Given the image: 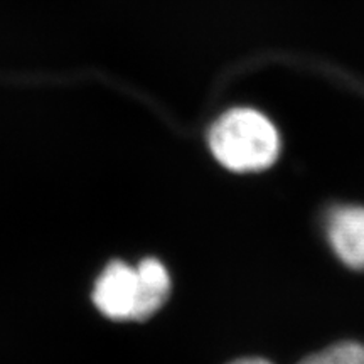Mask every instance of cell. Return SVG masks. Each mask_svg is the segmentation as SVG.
Wrapping results in <instances>:
<instances>
[{
  "mask_svg": "<svg viewBox=\"0 0 364 364\" xmlns=\"http://www.w3.org/2000/svg\"><path fill=\"white\" fill-rule=\"evenodd\" d=\"M139 282L135 321L152 317L171 295V277L167 268L157 258H145L135 267Z\"/></svg>",
  "mask_w": 364,
  "mask_h": 364,
  "instance_id": "cell-4",
  "label": "cell"
},
{
  "mask_svg": "<svg viewBox=\"0 0 364 364\" xmlns=\"http://www.w3.org/2000/svg\"><path fill=\"white\" fill-rule=\"evenodd\" d=\"M139 282L135 267L115 260L102 272L93 290V302L112 321H135Z\"/></svg>",
  "mask_w": 364,
  "mask_h": 364,
  "instance_id": "cell-2",
  "label": "cell"
},
{
  "mask_svg": "<svg viewBox=\"0 0 364 364\" xmlns=\"http://www.w3.org/2000/svg\"><path fill=\"white\" fill-rule=\"evenodd\" d=\"M326 235L346 267L364 272V208L339 206L326 218Z\"/></svg>",
  "mask_w": 364,
  "mask_h": 364,
  "instance_id": "cell-3",
  "label": "cell"
},
{
  "mask_svg": "<svg viewBox=\"0 0 364 364\" xmlns=\"http://www.w3.org/2000/svg\"><path fill=\"white\" fill-rule=\"evenodd\" d=\"M216 161L233 172H260L277 161L280 136L265 115L252 108L226 112L209 130Z\"/></svg>",
  "mask_w": 364,
  "mask_h": 364,
  "instance_id": "cell-1",
  "label": "cell"
},
{
  "mask_svg": "<svg viewBox=\"0 0 364 364\" xmlns=\"http://www.w3.org/2000/svg\"><path fill=\"white\" fill-rule=\"evenodd\" d=\"M299 364H364V344L346 341L311 354Z\"/></svg>",
  "mask_w": 364,
  "mask_h": 364,
  "instance_id": "cell-5",
  "label": "cell"
},
{
  "mask_svg": "<svg viewBox=\"0 0 364 364\" xmlns=\"http://www.w3.org/2000/svg\"><path fill=\"white\" fill-rule=\"evenodd\" d=\"M230 364H272V363L267 361V359H262V358H241Z\"/></svg>",
  "mask_w": 364,
  "mask_h": 364,
  "instance_id": "cell-6",
  "label": "cell"
}]
</instances>
